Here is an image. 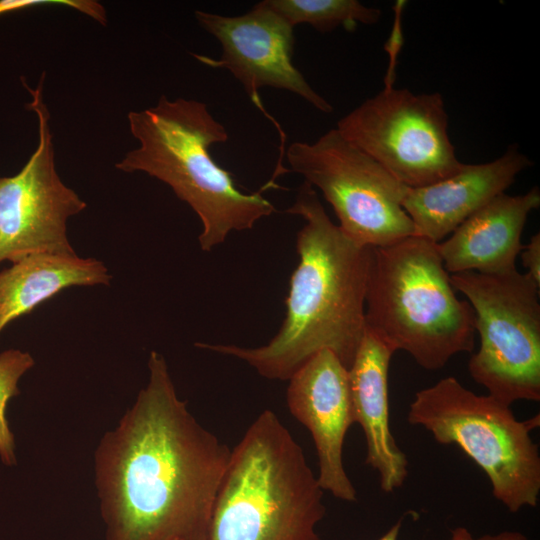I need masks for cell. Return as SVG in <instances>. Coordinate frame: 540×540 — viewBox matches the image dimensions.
Here are the masks:
<instances>
[{
  "label": "cell",
  "mask_w": 540,
  "mask_h": 540,
  "mask_svg": "<svg viewBox=\"0 0 540 540\" xmlns=\"http://www.w3.org/2000/svg\"><path fill=\"white\" fill-rule=\"evenodd\" d=\"M94 454L105 540H206L231 449L176 392L165 358Z\"/></svg>",
  "instance_id": "obj_1"
},
{
  "label": "cell",
  "mask_w": 540,
  "mask_h": 540,
  "mask_svg": "<svg viewBox=\"0 0 540 540\" xmlns=\"http://www.w3.org/2000/svg\"><path fill=\"white\" fill-rule=\"evenodd\" d=\"M287 213L304 219L298 231L299 262L286 298V315L276 335L259 347L197 343L240 359L259 375L289 380L322 350L351 366L364 336L365 298L373 247L349 238L333 223L316 190L303 182Z\"/></svg>",
  "instance_id": "obj_2"
},
{
  "label": "cell",
  "mask_w": 540,
  "mask_h": 540,
  "mask_svg": "<svg viewBox=\"0 0 540 540\" xmlns=\"http://www.w3.org/2000/svg\"><path fill=\"white\" fill-rule=\"evenodd\" d=\"M127 118L139 146L115 167L146 173L187 203L201 221L198 240L203 251L222 244L233 231L252 229L276 211L261 190L243 192L232 173L212 158L210 146L226 142L228 133L205 103L163 95L156 105L131 111Z\"/></svg>",
  "instance_id": "obj_3"
},
{
  "label": "cell",
  "mask_w": 540,
  "mask_h": 540,
  "mask_svg": "<svg viewBox=\"0 0 540 540\" xmlns=\"http://www.w3.org/2000/svg\"><path fill=\"white\" fill-rule=\"evenodd\" d=\"M323 492L301 446L264 410L231 450L206 540H320Z\"/></svg>",
  "instance_id": "obj_4"
},
{
  "label": "cell",
  "mask_w": 540,
  "mask_h": 540,
  "mask_svg": "<svg viewBox=\"0 0 540 540\" xmlns=\"http://www.w3.org/2000/svg\"><path fill=\"white\" fill-rule=\"evenodd\" d=\"M366 329L426 370L472 352L475 314L461 300L437 243L415 235L373 247L365 298Z\"/></svg>",
  "instance_id": "obj_5"
},
{
  "label": "cell",
  "mask_w": 540,
  "mask_h": 540,
  "mask_svg": "<svg viewBox=\"0 0 540 540\" xmlns=\"http://www.w3.org/2000/svg\"><path fill=\"white\" fill-rule=\"evenodd\" d=\"M407 421L439 444L457 445L486 474L493 496L509 512L537 506L540 453L531 431L540 425L539 414L519 421L510 406L449 376L416 392Z\"/></svg>",
  "instance_id": "obj_6"
},
{
  "label": "cell",
  "mask_w": 540,
  "mask_h": 540,
  "mask_svg": "<svg viewBox=\"0 0 540 540\" xmlns=\"http://www.w3.org/2000/svg\"><path fill=\"white\" fill-rule=\"evenodd\" d=\"M450 280L471 305L480 337L479 350L468 363L471 378L505 405L538 402L540 286L516 268L497 274L461 272Z\"/></svg>",
  "instance_id": "obj_7"
},
{
  "label": "cell",
  "mask_w": 540,
  "mask_h": 540,
  "mask_svg": "<svg viewBox=\"0 0 540 540\" xmlns=\"http://www.w3.org/2000/svg\"><path fill=\"white\" fill-rule=\"evenodd\" d=\"M291 170L321 191L341 230L356 243L382 247L414 235L402 207L406 186L336 128L286 151Z\"/></svg>",
  "instance_id": "obj_8"
},
{
  "label": "cell",
  "mask_w": 540,
  "mask_h": 540,
  "mask_svg": "<svg viewBox=\"0 0 540 540\" xmlns=\"http://www.w3.org/2000/svg\"><path fill=\"white\" fill-rule=\"evenodd\" d=\"M336 129L406 187L436 183L464 164L456 156L437 92L385 87L342 117Z\"/></svg>",
  "instance_id": "obj_9"
},
{
  "label": "cell",
  "mask_w": 540,
  "mask_h": 540,
  "mask_svg": "<svg viewBox=\"0 0 540 540\" xmlns=\"http://www.w3.org/2000/svg\"><path fill=\"white\" fill-rule=\"evenodd\" d=\"M28 110L38 121V145L23 168L0 177V263H12L38 253H75L67 221L87 204L57 173L50 113L43 97L45 73L33 89Z\"/></svg>",
  "instance_id": "obj_10"
},
{
  "label": "cell",
  "mask_w": 540,
  "mask_h": 540,
  "mask_svg": "<svg viewBox=\"0 0 540 540\" xmlns=\"http://www.w3.org/2000/svg\"><path fill=\"white\" fill-rule=\"evenodd\" d=\"M199 25L213 35L222 48L221 57L196 55L201 63L228 70L261 108L258 90L273 87L302 97L316 109L330 113L332 105L319 95L293 65L294 27L264 1L240 16H223L197 10Z\"/></svg>",
  "instance_id": "obj_11"
},
{
  "label": "cell",
  "mask_w": 540,
  "mask_h": 540,
  "mask_svg": "<svg viewBox=\"0 0 540 540\" xmlns=\"http://www.w3.org/2000/svg\"><path fill=\"white\" fill-rule=\"evenodd\" d=\"M288 381L287 405L312 435L320 487L340 500L355 502L356 489L343 463L345 436L355 423L348 369L333 352L322 350Z\"/></svg>",
  "instance_id": "obj_12"
},
{
  "label": "cell",
  "mask_w": 540,
  "mask_h": 540,
  "mask_svg": "<svg viewBox=\"0 0 540 540\" xmlns=\"http://www.w3.org/2000/svg\"><path fill=\"white\" fill-rule=\"evenodd\" d=\"M532 162L512 146L499 158L463 164L436 183L407 187L402 207L412 221L414 235L439 243L466 219L512 185Z\"/></svg>",
  "instance_id": "obj_13"
},
{
  "label": "cell",
  "mask_w": 540,
  "mask_h": 540,
  "mask_svg": "<svg viewBox=\"0 0 540 540\" xmlns=\"http://www.w3.org/2000/svg\"><path fill=\"white\" fill-rule=\"evenodd\" d=\"M540 205V190L522 195L501 194L479 209L449 238L437 243L448 273H503L516 268L521 236L531 211Z\"/></svg>",
  "instance_id": "obj_14"
},
{
  "label": "cell",
  "mask_w": 540,
  "mask_h": 540,
  "mask_svg": "<svg viewBox=\"0 0 540 540\" xmlns=\"http://www.w3.org/2000/svg\"><path fill=\"white\" fill-rule=\"evenodd\" d=\"M394 352L367 329L348 369L355 423L364 432L365 463L376 470L383 492L401 488L408 459L389 426L388 370Z\"/></svg>",
  "instance_id": "obj_15"
},
{
  "label": "cell",
  "mask_w": 540,
  "mask_h": 540,
  "mask_svg": "<svg viewBox=\"0 0 540 540\" xmlns=\"http://www.w3.org/2000/svg\"><path fill=\"white\" fill-rule=\"evenodd\" d=\"M108 268L75 253H38L0 271V333L12 321L73 286L109 285Z\"/></svg>",
  "instance_id": "obj_16"
},
{
  "label": "cell",
  "mask_w": 540,
  "mask_h": 540,
  "mask_svg": "<svg viewBox=\"0 0 540 540\" xmlns=\"http://www.w3.org/2000/svg\"><path fill=\"white\" fill-rule=\"evenodd\" d=\"M275 13L295 27L306 23L320 32L339 26L353 30L358 23L374 24L381 10L356 0H264Z\"/></svg>",
  "instance_id": "obj_17"
},
{
  "label": "cell",
  "mask_w": 540,
  "mask_h": 540,
  "mask_svg": "<svg viewBox=\"0 0 540 540\" xmlns=\"http://www.w3.org/2000/svg\"><path fill=\"white\" fill-rule=\"evenodd\" d=\"M30 353L8 349L0 353V458L5 465H14L15 440L6 418L9 400L19 394L20 378L34 366Z\"/></svg>",
  "instance_id": "obj_18"
},
{
  "label": "cell",
  "mask_w": 540,
  "mask_h": 540,
  "mask_svg": "<svg viewBox=\"0 0 540 540\" xmlns=\"http://www.w3.org/2000/svg\"><path fill=\"white\" fill-rule=\"evenodd\" d=\"M38 6H64L85 14L102 25L107 24L106 9L94 0H0V16Z\"/></svg>",
  "instance_id": "obj_19"
},
{
  "label": "cell",
  "mask_w": 540,
  "mask_h": 540,
  "mask_svg": "<svg viewBox=\"0 0 540 540\" xmlns=\"http://www.w3.org/2000/svg\"><path fill=\"white\" fill-rule=\"evenodd\" d=\"M520 257L526 274L540 286V234L533 235L528 244L523 246Z\"/></svg>",
  "instance_id": "obj_20"
},
{
  "label": "cell",
  "mask_w": 540,
  "mask_h": 540,
  "mask_svg": "<svg viewBox=\"0 0 540 540\" xmlns=\"http://www.w3.org/2000/svg\"><path fill=\"white\" fill-rule=\"evenodd\" d=\"M403 518H400L384 535L378 540H398L402 527ZM471 533L465 527H456L451 530L450 540H466Z\"/></svg>",
  "instance_id": "obj_21"
},
{
  "label": "cell",
  "mask_w": 540,
  "mask_h": 540,
  "mask_svg": "<svg viewBox=\"0 0 540 540\" xmlns=\"http://www.w3.org/2000/svg\"><path fill=\"white\" fill-rule=\"evenodd\" d=\"M466 540H530L525 534L518 531H502L497 534H485L474 538L472 534Z\"/></svg>",
  "instance_id": "obj_22"
}]
</instances>
